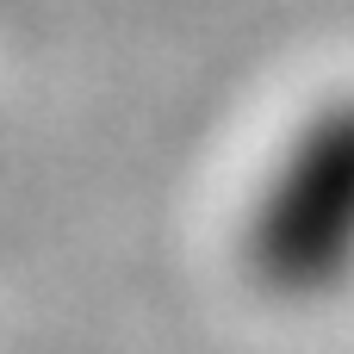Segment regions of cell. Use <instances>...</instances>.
<instances>
[{"mask_svg":"<svg viewBox=\"0 0 354 354\" xmlns=\"http://www.w3.org/2000/svg\"><path fill=\"white\" fill-rule=\"evenodd\" d=\"M236 255L280 305H324L354 286V87L280 131L249 180Z\"/></svg>","mask_w":354,"mask_h":354,"instance_id":"6da1fadb","label":"cell"}]
</instances>
